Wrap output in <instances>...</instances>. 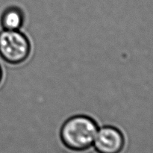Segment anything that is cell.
<instances>
[{
  "instance_id": "obj_3",
  "label": "cell",
  "mask_w": 153,
  "mask_h": 153,
  "mask_svg": "<svg viewBox=\"0 0 153 153\" xmlns=\"http://www.w3.org/2000/svg\"><path fill=\"white\" fill-rule=\"evenodd\" d=\"M94 145L98 153H120L125 145V138L117 128L105 126L98 129Z\"/></svg>"
},
{
  "instance_id": "obj_5",
  "label": "cell",
  "mask_w": 153,
  "mask_h": 153,
  "mask_svg": "<svg viewBox=\"0 0 153 153\" xmlns=\"http://www.w3.org/2000/svg\"><path fill=\"white\" fill-rule=\"evenodd\" d=\"M2 78H3V71H2V69H1V65H0V84H1V80H2Z\"/></svg>"
},
{
  "instance_id": "obj_2",
  "label": "cell",
  "mask_w": 153,
  "mask_h": 153,
  "mask_svg": "<svg viewBox=\"0 0 153 153\" xmlns=\"http://www.w3.org/2000/svg\"><path fill=\"white\" fill-rule=\"evenodd\" d=\"M28 37L19 30L0 31V57L4 62L18 65L25 62L31 53Z\"/></svg>"
},
{
  "instance_id": "obj_1",
  "label": "cell",
  "mask_w": 153,
  "mask_h": 153,
  "mask_svg": "<svg viewBox=\"0 0 153 153\" xmlns=\"http://www.w3.org/2000/svg\"><path fill=\"white\" fill-rule=\"evenodd\" d=\"M98 129V124L91 117L75 115L64 123L60 137L64 146L70 150L85 151L94 144Z\"/></svg>"
},
{
  "instance_id": "obj_4",
  "label": "cell",
  "mask_w": 153,
  "mask_h": 153,
  "mask_svg": "<svg viewBox=\"0 0 153 153\" xmlns=\"http://www.w3.org/2000/svg\"><path fill=\"white\" fill-rule=\"evenodd\" d=\"M25 22L23 10L17 6L6 7L0 16V24L3 30H20Z\"/></svg>"
}]
</instances>
